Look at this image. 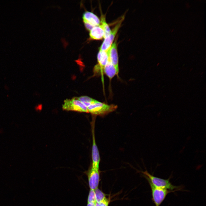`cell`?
I'll return each mask as SVG.
<instances>
[{"label": "cell", "mask_w": 206, "mask_h": 206, "mask_svg": "<svg viewBox=\"0 0 206 206\" xmlns=\"http://www.w3.org/2000/svg\"><path fill=\"white\" fill-rule=\"evenodd\" d=\"M96 203L94 202L88 203L87 206H96Z\"/></svg>", "instance_id": "cell-18"}, {"label": "cell", "mask_w": 206, "mask_h": 206, "mask_svg": "<svg viewBox=\"0 0 206 206\" xmlns=\"http://www.w3.org/2000/svg\"><path fill=\"white\" fill-rule=\"evenodd\" d=\"M159 63H158L157 64V66L159 65Z\"/></svg>", "instance_id": "cell-21"}, {"label": "cell", "mask_w": 206, "mask_h": 206, "mask_svg": "<svg viewBox=\"0 0 206 206\" xmlns=\"http://www.w3.org/2000/svg\"><path fill=\"white\" fill-rule=\"evenodd\" d=\"M100 25L103 29L104 33V38L107 37L110 33L111 30L106 22L104 16L101 15V21H100Z\"/></svg>", "instance_id": "cell-13"}, {"label": "cell", "mask_w": 206, "mask_h": 206, "mask_svg": "<svg viewBox=\"0 0 206 206\" xmlns=\"http://www.w3.org/2000/svg\"><path fill=\"white\" fill-rule=\"evenodd\" d=\"M87 108L89 112L95 115L104 116L115 110L117 106L113 104L108 105L95 100Z\"/></svg>", "instance_id": "cell-2"}, {"label": "cell", "mask_w": 206, "mask_h": 206, "mask_svg": "<svg viewBox=\"0 0 206 206\" xmlns=\"http://www.w3.org/2000/svg\"><path fill=\"white\" fill-rule=\"evenodd\" d=\"M108 60L117 69L119 70L118 59L116 41H115V42L112 44L111 47L108 50Z\"/></svg>", "instance_id": "cell-9"}, {"label": "cell", "mask_w": 206, "mask_h": 206, "mask_svg": "<svg viewBox=\"0 0 206 206\" xmlns=\"http://www.w3.org/2000/svg\"><path fill=\"white\" fill-rule=\"evenodd\" d=\"M92 130V167L99 169L100 157L99 150L96 144L94 128Z\"/></svg>", "instance_id": "cell-7"}, {"label": "cell", "mask_w": 206, "mask_h": 206, "mask_svg": "<svg viewBox=\"0 0 206 206\" xmlns=\"http://www.w3.org/2000/svg\"><path fill=\"white\" fill-rule=\"evenodd\" d=\"M76 98L83 103L87 107H88L95 100L87 96H82L79 97H76Z\"/></svg>", "instance_id": "cell-14"}, {"label": "cell", "mask_w": 206, "mask_h": 206, "mask_svg": "<svg viewBox=\"0 0 206 206\" xmlns=\"http://www.w3.org/2000/svg\"><path fill=\"white\" fill-rule=\"evenodd\" d=\"M174 29H172L171 31V32H173V31H174Z\"/></svg>", "instance_id": "cell-20"}, {"label": "cell", "mask_w": 206, "mask_h": 206, "mask_svg": "<svg viewBox=\"0 0 206 206\" xmlns=\"http://www.w3.org/2000/svg\"><path fill=\"white\" fill-rule=\"evenodd\" d=\"M110 202L109 198H106L104 200L99 203H96V206H108Z\"/></svg>", "instance_id": "cell-17"}, {"label": "cell", "mask_w": 206, "mask_h": 206, "mask_svg": "<svg viewBox=\"0 0 206 206\" xmlns=\"http://www.w3.org/2000/svg\"><path fill=\"white\" fill-rule=\"evenodd\" d=\"M94 190L96 203L102 201L106 198L105 194L98 188Z\"/></svg>", "instance_id": "cell-15"}, {"label": "cell", "mask_w": 206, "mask_h": 206, "mask_svg": "<svg viewBox=\"0 0 206 206\" xmlns=\"http://www.w3.org/2000/svg\"><path fill=\"white\" fill-rule=\"evenodd\" d=\"M64 110L79 112H88L87 107L82 102L75 97L71 99H66L62 105Z\"/></svg>", "instance_id": "cell-4"}, {"label": "cell", "mask_w": 206, "mask_h": 206, "mask_svg": "<svg viewBox=\"0 0 206 206\" xmlns=\"http://www.w3.org/2000/svg\"><path fill=\"white\" fill-rule=\"evenodd\" d=\"M141 172L145 175L147 180L157 187L176 191L181 190L183 188L181 186H176L172 185L169 181L171 176L168 179H165L155 177L149 173L147 170Z\"/></svg>", "instance_id": "cell-1"}, {"label": "cell", "mask_w": 206, "mask_h": 206, "mask_svg": "<svg viewBox=\"0 0 206 206\" xmlns=\"http://www.w3.org/2000/svg\"><path fill=\"white\" fill-rule=\"evenodd\" d=\"M103 71L109 79H111L115 76L118 75L119 70L117 69L108 60L104 66Z\"/></svg>", "instance_id": "cell-12"}, {"label": "cell", "mask_w": 206, "mask_h": 206, "mask_svg": "<svg viewBox=\"0 0 206 206\" xmlns=\"http://www.w3.org/2000/svg\"><path fill=\"white\" fill-rule=\"evenodd\" d=\"M186 6L187 8H189L190 7V6L189 5L188 3H186Z\"/></svg>", "instance_id": "cell-19"}, {"label": "cell", "mask_w": 206, "mask_h": 206, "mask_svg": "<svg viewBox=\"0 0 206 206\" xmlns=\"http://www.w3.org/2000/svg\"><path fill=\"white\" fill-rule=\"evenodd\" d=\"M90 31L89 36L92 39L99 40L104 38V31L100 25L94 27Z\"/></svg>", "instance_id": "cell-11"}, {"label": "cell", "mask_w": 206, "mask_h": 206, "mask_svg": "<svg viewBox=\"0 0 206 206\" xmlns=\"http://www.w3.org/2000/svg\"><path fill=\"white\" fill-rule=\"evenodd\" d=\"M87 176L90 189L94 190L98 188L100 180L99 169L91 167Z\"/></svg>", "instance_id": "cell-6"}, {"label": "cell", "mask_w": 206, "mask_h": 206, "mask_svg": "<svg viewBox=\"0 0 206 206\" xmlns=\"http://www.w3.org/2000/svg\"><path fill=\"white\" fill-rule=\"evenodd\" d=\"M94 202L96 203L94 190L90 189L88 199V203Z\"/></svg>", "instance_id": "cell-16"}, {"label": "cell", "mask_w": 206, "mask_h": 206, "mask_svg": "<svg viewBox=\"0 0 206 206\" xmlns=\"http://www.w3.org/2000/svg\"><path fill=\"white\" fill-rule=\"evenodd\" d=\"M123 17L119 22L115 25L110 33L104 39L100 48V50L108 51L111 47L115 37L120 26L122 21L124 19Z\"/></svg>", "instance_id": "cell-5"}, {"label": "cell", "mask_w": 206, "mask_h": 206, "mask_svg": "<svg viewBox=\"0 0 206 206\" xmlns=\"http://www.w3.org/2000/svg\"><path fill=\"white\" fill-rule=\"evenodd\" d=\"M147 180L151 190L152 200L155 206H160L169 193L176 191L157 187Z\"/></svg>", "instance_id": "cell-3"}, {"label": "cell", "mask_w": 206, "mask_h": 206, "mask_svg": "<svg viewBox=\"0 0 206 206\" xmlns=\"http://www.w3.org/2000/svg\"><path fill=\"white\" fill-rule=\"evenodd\" d=\"M97 60L98 64L94 67V72L99 70L103 71L104 68L108 60V51L99 50L97 55Z\"/></svg>", "instance_id": "cell-8"}, {"label": "cell", "mask_w": 206, "mask_h": 206, "mask_svg": "<svg viewBox=\"0 0 206 206\" xmlns=\"http://www.w3.org/2000/svg\"><path fill=\"white\" fill-rule=\"evenodd\" d=\"M82 19L84 23H87L94 27L100 25V20L99 18L91 12H85L83 14Z\"/></svg>", "instance_id": "cell-10"}]
</instances>
